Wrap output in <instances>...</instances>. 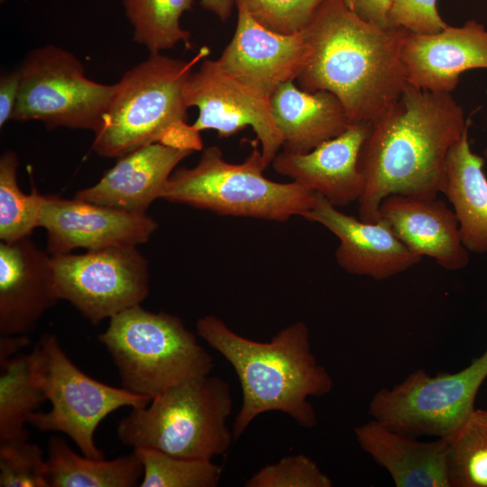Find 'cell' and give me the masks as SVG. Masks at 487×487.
<instances>
[{
  "label": "cell",
  "instance_id": "6da1fadb",
  "mask_svg": "<svg viewBox=\"0 0 487 487\" xmlns=\"http://www.w3.org/2000/svg\"><path fill=\"white\" fill-rule=\"evenodd\" d=\"M469 122L451 93L409 83L398 101L371 123L358 168L363 191L359 218L379 219L382 200L394 194L437 197L446 182V160Z\"/></svg>",
  "mask_w": 487,
  "mask_h": 487
},
{
  "label": "cell",
  "instance_id": "7a4b0ae2",
  "mask_svg": "<svg viewBox=\"0 0 487 487\" xmlns=\"http://www.w3.org/2000/svg\"><path fill=\"white\" fill-rule=\"evenodd\" d=\"M303 31L312 53L297 78L301 89L334 94L352 124L372 123L398 101L408 84V30L367 22L345 0H325Z\"/></svg>",
  "mask_w": 487,
  "mask_h": 487
},
{
  "label": "cell",
  "instance_id": "3957f363",
  "mask_svg": "<svg viewBox=\"0 0 487 487\" xmlns=\"http://www.w3.org/2000/svg\"><path fill=\"white\" fill-rule=\"evenodd\" d=\"M198 335L234 368L242 389V405L233 426L238 439L261 414L280 411L300 427L312 428L317 415L308 401L333 388L331 375L315 357L306 323L298 321L270 341H254L208 315L196 324Z\"/></svg>",
  "mask_w": 487,
  "mask_h": 487
},
{
  "label": "cell",
  "instance_id": "277c9868",
  "mask_svg": "<svg viewBox=\"0 0 487 487\" xmlns=\"http://www.w3.org/2000/svg\"><path fill=\"white\" fill-rule=\"evenodd\" d=\"M209 54L207 46L188 60L150 53L128 69L115 83L92 150L106 158H119L156 142L200 151V133L187 122L183 88L194 68Z\"/></svg>",
  "mask_w": 487,
  "mask_h": 487
},
{
  "label": "cell",
  "instance_id": "5b68a950",
  "mask_svg": "<svg viewBox=\"0 0 487 487\" xmlns=\"http://www.w3.org/2000/svg\"><path fill=\"white\" fill-rule=\"evenodd\" d=\"M232 408L229 384L206 375L167 390L146 406L132 408L119 421L117 436L133 448L212 460L225 454L234 439L227 426Z\"/></svg>",
  "mask_w": 487,
  "mask_h": 487
},
{
  "label": "cell",
  "instance_id": "8992f818",
  "mask_svg": "<svg viewBox=\"0 0 487 487\" xmlns=\"http://www.w3.org/2000/svg\"><path fill=\"white\" fill-rule=\"evenodd\" d=\"M258 143L253 142V151L241 163L226 161L217 146L205 148L194 167L171 173L161 198L221 216L277 222L303 216L314 206L316 194L295 181L280 183L266 178Z\"/></svg>",
  "mask_w": 487,
  "mask_h": 487
},
{
  "label": "cell",
  "instance_id": "52a82bcc",
  "mask_svg": "<svg viewBox=\"0 0 487 487\" xmlns=\"http://www.w3.org/2000/svg\"><path fill=\"white\" fill-rule=\"evenodd\" d=\"M98 340L119 372L123 388L150 399L209 375L214 363L176 316L134 306L110 318Z\"/></svg>",
  "mask_w": 487,
  "mask_h": 487
},
{
  "label": "cell",
  "instance_id": "ba28073f",
  "mask_svg": "<svg viewBox=\"0 0 487 487\" xmlns=\"http://www.w3.org/2000/svg\"><path fill=\"white\" fill-rule=\"evenodd\" d=\"M34 351L39 381L51 409L33 413L29 423L41 432L63 433L82 455L104 459L94 439L100 422L122 407H143L152 399L89 377L73 363L54 335L44 334Z\"/></svg>",
  "mask_w": 487,
  "mask_h": 487
},
{
  "label": "cell",
  "instance_id": "9c48e42d",
  "mask_svg": "<svg viewBox=\"0 0 487 487\" xmlns=\"http://www.w3.org/2000/svg\"><path fill=\"white\" fill-rule=\"evenodd\" d=\"M487 378V350L456 372L431 375L418 369L391 388L380 389L369 404L372 419L410 436L451 439L473 412Z\"/></svg>",
  "mask_w": 487,
  "mask_h": 487
},
{
  "label": "cell",
  "instance_id": "30bf717a",
  "mask_svg": "<svg viewBox=\"0 0 487 487\" xmlns=\"http://www.w3.org/2000/svg\"><path fill=\"white\" fill-rule=\"evenodd\" d=\"M19 68L20 91L11 120L94 133L99 130L115 84L89 79L80 60L55 45L33 49Z\"/></svg>",
  "mask_w": 487,
  "mask_h": 487
},
{
  "label": "cell",
  "instance_id": "8fae6325",
  "mask_svg": "<svg viewBox=\"0 0 487 487\" xmlns=\"http://www.w3.org/2000/svg\"><path fill=\"white\" fill-rule=\"evenodd\" d=\"M54 289L93 325L141 303L149 295V265L137 246H113L51 255Z\"/></svg>",
  "mask_w": 487,
  "mask_h": 487
},
{
  "label": "cell",
  "instance_id": "7c38bea8",
  "mask_svg": "<svg viewBox=\"0 0 487 487\" xmlns=\"http://www.w3.org/2000/svg\"><path fill=\"white\" fill-rule=\"evenodd\" d=\"M183 96L188 108L198 110L192 124L197 132L216 130L219 137H229L252 127L261 144L265 167L282 148L283 137L270 97L231 76L217 60L205 58L199 63L187 78Z\"/></svg>",
  "mask_w": 487,
  "mask_h": 487
},
{
  "label": "cell",
  "instance_id": "4fadbf2b",
  "mask_svg": "<svg viewBox=\"0 0 487 487\" xmlns=\"http://www.w3.org/2000/svg\"><path fill=\"white\" fill-rule=\"evenodd\" d=\"M40 226L46 230L51 255L144 244L157 229L147 213H133L74 198L45 194Z\"/></svg>",
  "mask_w": 487,
  "mask_h": 487
},
{
  "label": "cell",
  "instance_id": "5bb4252c",
  "mask_svg": "<svg viewBox=\"0 0 487 487\" xmlns=\"http://www.w3.org/2000/svg\"><path fill=\"white\" fill-rule=\"evenodd\" d=\"M235 5L234 33L217 61L231 76L270 97L280 85L297 80L312 48L304 31L276 32L254 20L240 0Z\"/></svg>",
  "mask_w": 487,
  "mask_h": 487
},
{
  "label": "cell",
  "instance_id": "9a60e30c",
  "mask_svg": "<svg viewBox=\"0 0 487 487\" xmlns=\"http://www.w3.org/2000/svg\"><path fill=\"white\" fill-rule=\"evenodd\" d=\"M303 217L335 235L339 240L335 261L350 274L381 280L406 271L422 259L384 219H358L341 212L319 194H316L314 206Z\"/></svg>",
  "mask_w": 487,
  "mask_h": 487
},
{
  "label": "cell",
  "instance_id": "2e32d148",
  "mask_svg": "<svg viewBox=\"0 0 487 487\" xmlns=\"http://www.w3.org/2000/svg\"><path fill=\"white\" fill-rule=\"evenodd\" d=\"M407 82L418 88L451 93L460 75L487 69V30L475 20L439 32H408L401 45Z\"/></svg>",
  "mask_w": 487,
  "mask_h": 487
},
{
  "label": "cell",
  "instance_id": "e0dca14e",
  "mask_svg": "<svg viewBox=\"0 0 487 487\" xmlns=\"http://www.w3.org/2000/svg\"><path fill=\"white\" fill-rule=\"evenodd\" d=\"M57 298L51 255L31 236L0 244V333L27 335L33 331Z\"/></svg>",
  "mask_w": 487,
  "mask_h": 487
},
{
  "label": "cell",
  "instance_id": "ac0fdd59",
  "mask_svg": "<svg viewBox=\"0 0 487 487\" xmlns=\"http://www.w3.org/2000/svg\"><path fill=\"white\" fill-rule=\"evenodd\" d=\"M371 123L352 124L344 133L306 153L279 152L275 171L338 207L358 201L364 187L359 153Z\"/></svg>",
  "mask_w": 487,
  "mask_h": 487
},
{
  "label": "cell",
  "instance_id": "d6986e66",
  "mask_svg": "<svg viewBox=\"0 0 487 487\" xmlns=\"http://www.w3.org/2000/svg\"><path fill=\"white\" fill-rule=\"evenodd\" d=\"M396 235L418 254L428 256L446 270L467 266L469 252L464 247L455 212L437 197L394 194L379 207Z\"/></svg>",
  "mask_w": 487,
  "mask_h": 487
},
{
  "label": "cell",
  "instance_id": "ffe728a7",
  "mask_svg": "<svg viewBox=\"0 0 487 487\" xmlns=\"http://www.w3.org/2000/svg\"><path fill=\"white\" fill-rule=\"evenodd\" d=\"M194 152L152 143L118 158L116 163L93 186L75 198L133 213H146L161 198L162 189L177 165Z\"/></svg>",
  "mask_w": 487,
  "mask_h": 487
},
{
  "label": "cell",
  "instance_id": "44dd1931",
  "mask_svg": "<svg viewBox=\"0 0 487 487\" xmlns=\"http://www.w3.org/2000/svg\"><path fill=\"white\" fill-rule=\"evenodd\" d=\"M360 447L384 468L398 487H450L448 441L421 442L372 419L354 427Z\"/></svg>",
  "mask_w": 487,
  "mask_h": 487
},
{
  "label": "cell",
  "instance_id": "7402d4cb",
  "mask_svg": "<svg viewBox=\"0 0 487 487\" xmlns=\"http://www.w3.org/2000/svg\"><path fill=\"white\" fill-rule=\"evenodd\" d=\"M274 119L283 137V151L306 153L344 133L351 124L340 100L331 92H308L294 81L270 96Z\"/></svg>",
  "mask_w": 487,
  "mask_h": 487
},
{
  "label": "cell",
  "instance_id": "603a6c76",
  "mask_svg": "<svg viewBox=\"0 0 487 487\" xmlns=\"http://www.w3.org/2000/svg\"><path fill=\"white\" fill-rule=\"evenodd\" d=\"M469 125L449 150L445 194L454 207L462 242L468 252L487 253V177L484 158L474 153Z\"/></svg>",
  "mask_w": 487,
  "mask_h": 487
},
{
  "label": "cell",
  "instance_id": "cb8c5ba5",
  "mask_svg": "<svg viewBox=\"0 0 487 487\" xmlns=\"http://www.w3.org/2000/svg\"><path fill=\"white\" fill-rule=\"evenodd\" d=\"M46 465L50 487H133L143 473L134 451L113 460L90 458L59 436L50 437Z\"/></svg>",
  "mask_w": 487,
  "mask_h": 487
},
{
  "label": "cell",
  "instance_id": "d4e9b609",
  "mask_svg": "<svg viewBox=\"0 0 487 487\" xmlns=\"http://www.w3.org/2000/svg\"><path fill=\"white\" fill-rule=\"evenodd\" d=\"M46 400L34 349L0 361V442L28 439L25 424Z\"/></svg>",
  "mask_w": 487,
  "mask_h": 487
},
{
  "label": "cell",
  "instance_id": "484cf974",
  "mask_svg": "<svg viewBox=\"0 0 487 487\" xmlns=\"http://www.w3.org/2000/svg\"><path fill=\"white\" fill-rule=\"evenodd\" d=\"M193 4V0H124L133 41L150 53H161L179 42L192 49L190 32L180 26V18L192 10Z\"/></svg>",
  "mask_w": 487,
  "mask_h": 487
},
{
  "label": "cell",
  "instance_id": "4316f807",
  "mask_svg": "<svg viewBox=\"0 0 487 487\" xmlns=\"http://www.w3.org/2000/svg\"><path fill=\"white\" fill-rule=\"evenodd\" d=\"M17 168L16 153L5 152L0 158V239L5 243L31 236L40 227L42 194L32 184L30 194L21 190Z\"/></svg>",
  "mask_w": 487,
  "mask_h": 487
},
{
  "label": "cell",
  "instance_id": "83f0119b",
  "mask_svg": "<svg viewBox=\"0 0 487 487\" xmlns=\"http://www.w3.org/2000/svg\"><path fill=\"white\" fill-rule=\"evenodd\" d=\"M448 441L450 487H487V410L474 409Z\"/></svg>",
  "mask_w": 487,
  "mask_h": 487
},
{
  "label": "cell",
  "instance_id": "f1b7e54d",
  "mask_svg": "<svg viewBox=\"0 0 487 487\" xmlns=\"http://www.w3.org/2000/svg\"><path fill=\"white\" fill-rule=\"evenodd\" d=\"M143 468L142 487H216L222 468L208 459L171 455L155 449L135 447Z\"/></svg>",
  "mask_w": 487,
  "mask_h": 487
},
{
  "label": "cell",
  "instance_id": "f546056e",
  "mask_svg": "<svg viewBox=\"0 0 487 487\" xmlns=\"http://www.w3.org/2000/svg\"><path fill=\"white\" fill-rule=\"evenodd\" d=\"M1 487H50L46 459L28 439L0 442Z\"/></svg>",
  "mask_w": 487,
  "mask_h": 487
},
{
  "label": "cell",
  "instance_id": "4dcf8cb0",
  "mask_svg": "<svg viewBox=\"0 0 487 487\" xmlns=\"http://www.w3.org/2000/svg\"><path fill=\"white\" fill-rule=\"evenodd\" d=\"M332 480L305 455H290L268 464L244 483L246 487H331Z\"/></svg>",
  "mask_w": 487,
  "mask_h": 487
},
{
  "label": "cell",
  "instance_id": "1f68e13d",
  "mask_svg": "<svg viewBox=\"0 0 487 487\" xmlns=\"http://www.w3.org/2000/svg\"><path fill=\"white\" fill-rule=\"evenodd\" d=\"M259 23L276 32L303 31L325 0H240Z\"/></svg>",
  "mask_w": 487,
  "mask_h": 487
},
{
  "label": "cell",
  "instance_id": "d6a6232c",
  "mask_svg": "<svg viewBox=\"0 0 487 487\" xmlns=\"http://www.w3.org/2000/svg\"><path fill=\"white\" fill-rule=\"evenodd\" d=\"M438 0H391L389 27L404 28L410 32L432 34L448 24L440 16Z\"/></svg>",
  "mask_w": 487,
  "mask_h": 487
},
{
  "label": "cell",
  "instance_id": "836d02e7",
  "mask_svg": "<svg viewBox=\"0 0 487 487\" xmlns=\"http://www.w3.org/2000/svg\"><path fill=\"white\" fill-rule=\"evenodd\" d=\"M21 85L20 68L0 77V127L11 120Z\"/></svg>",
  "mask_w": 487,
  "mask_h": 487
},
{
  "label": "cell",
  "instance_id": "e575fe53",
  "mask_svg": "<svg viewBox=\"0 0 487 487\" xmlns=\"http://www.w3.org/2000/svg\"><path fill=\"white\" fill-rule=\"evenodd\" d=\"M349 8L362 19L382 28L389 27L391 0H345Z\"/></svg>",
  "mask_w": 487,
  "mask_h": 487
},
{
  "label": "cell",
  "instance_id": "d590c367",
  "mask_svg": "<svg viewBox=\"0 0 487 487\" xmlns=\"http://www.w3.org/2000/svg\"><path fill=\"white\" fill-rule=\"evenodd\" d=\"M30 343L27 335H2L0 338V361L14 357Z\"/></svg>",
  "mask_w": 487,
  "mask_h": 487
},
{
  "label": "cell",
  "instance_id": "8d00e7d4",
  "mask_svg": "<svg viewBox=\"0 0 487 487\" xmlns=\"http://www.w3.org/2000/svg\"><path fill=\"white\" fill-rule=\"evenodd\" d=\"M199 2L204 9L225 22L232 14L235 0H199Z\"/></svg>",
  "mask_w": 487,
  "mask_h": 487
},
{
  "label": "cell",
  "instance_id": "74e56055",
  "mask_svg": "<svg viewBox=\"0 0 487 487\" xmlns=\"http://www.w3.org/2000/svg\"><path fill=\"white\" fill-rule=\"evenodd\" d=\"M483 156L487 159V147L483 151Z\"/></svg>",
  "mask_w": 487,
  "mask_h": 487
}]
</instances>
